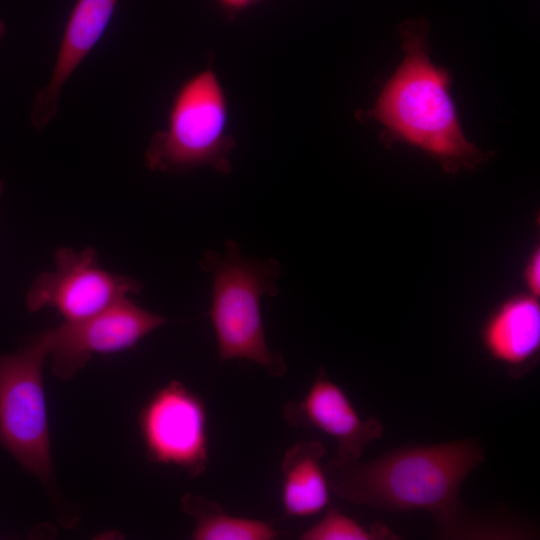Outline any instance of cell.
<instances>
[{"mask_svg": "<svg viewBox=\"0 0 540 540\" xmlns=\"http://www.w3.org/2000/svg\"><path fill=\"white\" fill-rule=\"evenodd\" d=\"M222 12L230 19L263 2L264 0H214Z\"/></svg>", "mask_w": 540, "mask_h": 540, "instance_id": "16", "label": "cell"}, {"mask_svg": "<svg viewBox=\"0 0 540 540\" xmlns=\"http://www.w3.org/2000/svg\"><path fill=\"white\" fill-rule=\"evenodd\" d=\"M484 461L480 443L462 439L410 445L368 462L335 457L324 468L339 497L377 510L429 512L443 538L519 536L513 525L474 513L460 500L462 484Z\"/></svg>", "mask_w": 540, "mask_h": 540, "instance_id": "1", "label": "cell"}, {"mask_svg": "<svg viewBox=\"0 0 540 540\" xmlns=\"http://www.w3.org/2000/svg\"><path fill=\"white\" fill-rule=\"evenodd\" d=\"M399 34L404 58L359 118L376 121L390 141L424 152L448 174L480 167L490 155L462 130L449 92V73L430 59L428 22L406 20Z\"/></svg>", "mask_w": 540, "mask_h": 540, "instance_id": "2", "label": "cell"}, {"mask_svg": "<svg viewBox=\"0 0 540 540\" xmlns=\"http://www.w3.org/2000/svg\"><path fill=\"white\" fill-rule=\"evenodd\" d=\"M119 0H76L64 27L50 79L36 94L31 112L35 130L56 116L62 89L100 41Z\"/></svg>", "mask_w": 540, "mask_h": 540, "instance_id": "10", "label": "cell"}, {"mask_svg": "<svg viewBox=\"0 0 540 540\" xmlns=\"http://www.w3.org/2000/svg\"><path fill=\"white\" fill-rule=\"evenodd\" d=\"M182 511L194 520V540H274L279 532L259 519L237 517L218 503L200 495L185 493L181 497Z\"/></svg>", "mask_w": 540, "mask_h": 540, "instance_id": "13", "label": "cell"}, {"mask_svg": "<svg viewBox=\"0 0 540 540\" xmlns=\"http://www.w3.org/2000/svg\"><path fill=\"white\" fill-rule=\"evenodd\" d=\"M47 356L43 332L0 354V445L44 482L53 473L42 377Z\"/></svg>", "mask_w": 540, "mask_h": 540, "instance_id": "5", "label": "cell"}, {"mask_svg": "<svg viewBox=\"0 0 540 540\" xmlns=\"http://www.w3.org/2000/svg\"><path fill=\"white\" fill-rule=\"evenodd\" d=\"M288 425L317 429L338 445L337 459L359 460L365 448L384 433L376 417L362 419L345 391L320 367L305 395L283 409Z\"/></svg>", "mask_w": 540, "mask_h": 540, "instance_id": "9", "label": "cell"}, {"mask_svg": "<svg viewBox=\"0 0 540 540\" xmlns=\"http://www.w3.org/2000/svg\"><path fill=\"white\" fill-rule=\"evenodd\" d=\"M55 269L36 276L26 294V308L37 312L53 307L65 322L89 318L142 289L140 281L101 268L97 252L60 247Z\"/></svg>", "mask_w": 540, "mask_h": 540, "instance_id": "7", "label": "cell"}, {"mask_svg": "<svg viewBox=\"0 0 540 540\" xmlns=\"http://www.w3.org/2000/svg\"><path fill=\"white\" fill-rule=\"evenodd\" d=\"M525 291L540 298V247H535L529 253L522 271Z\"/></svg>", "mask_w": 540, "mask_h": 540, "instance_id": "15", "label": "cell"}, {"mask_svg": "<svg viewBox=\"0 0 540 540\" xmlns=\"http://www.w3.org/2000/svg\"><path fill=\"white\" fill-rule=\"evenodd\" d=\"M2 192H3V182L0 179V196H1Z\"/></svg>", "mask_w": 540, "mask_h": 540, "instance_id": "18", "label": "cell"}, {"mask_svg": "<svg viewBox=\"0 0 540 540\" xmlns=\"http://www.w3.org/2000/svg\"><path fill=\"white\" fill-rule=\"evenodd\" d=\"M480 341L488 357L504 366L510 377L529 373L540 354L539 297L525 291L504 299L483 322Z\"/></svg>", "mask_w": 540, "mask_h": 540, "instance_id": "11", "label": "cell"}, {"mask_svg": "<svg viewBox=\"0 0 540 540\" xmlns=\"http://www.w3.org/2000/svg\"><path fill=\"white\" fill-rule=\"evenodd\" d=\"M301 540H394L399 536L382 522L363 526L338 509L328 508L323 517L305 530Z\"/></svg>", "mask_w": 540, "mask_h": 540, "instance_id": "14", "label": "cell"}, {"mask_svg": "<svg viewBox=\"0 0 540 540\" xmlns=\"http://www.w3.org/2000/svg\"><path fill=\"white\" fill-rule=\"evenodd\" d=\"M229 126L224 86L214 69L204 68L188 77L174 93L164 127L148 142L145 165L163 173L211 167L230 174L236 140Z\"/></svg>", "mask_w": 540, "mask_h": 540, "instance_id": "4", "label": "cell"}, {"mask_svg": "<svg viewBox=\"0 0 540 540\" xmlns=\"http://www.w3.org/2000/svg\"><path fill=\"white\" fill-rule=\"evenodd\" d=\"M148 459L173 465L194 478L209 464L208 417L203 400L172 380L155 391L138 416Z\"/></svg>", "mask_w": 540, "mask_h": 540, "instance_id": "6", "label": "cell"}, {"mask_svg": "<svg viewBox=\"0 0 540 540\" xmlns=\"http://www.w3.org/2000/svg\"><path fill=\"white\" fill-rule=\"evenodd\" d=\"M324 445L317 440L298 441L281 463V502L287 517H309L330 503V487L322 458Z\"/></svg>", "mask_w": 540, "mask_h": 540, "instance_id": "12", "label": "cell"}, {"mask_svg": "<svg viewBox=\"0 0 540 540\" xmlns=\"http://www.w3.org/2000/svg\"><path fill=\"white\" fill-rule=\"evenodd\" d=\"M169 320L136 305L128 297L84 320L63 322L43 332L52 372L70 379L95 354H109L135 346Z\"/></svg>", "mask_w": 540, "mask_h": 540, "instance_id": "8", "label": "cell"}, {"mask_svg": "<svg viewBox=\"0 0 540 540\" xmlns=\"http://www.w3.org/2000/svg\"><path fill=\"white\" fill-rule=\"evenodd\" d=\"M201 267L212 280L209 318L219 361L248 360L272 377H283L284 357L268 347L261 314V299L279 295L280 263L246 257L229 239L223 252L206 251Z\"/></svg>", "mask_w": 540, "mask_h": 540, "instance_id": "3", "label": "cell"}, {"mask_svg": "<svg viewBox=\"0 0 540 540\" xmlns=\"http://www.w3.org/2000/svg\"><path fill=\"white\" fill-rule=\"evenodd\" d=\"M5 31H6L5 24L3 20L0 18V40L4 37Z\"/></svg>", "mask_w": 540, "mask_h": 540, "instance_id": "17", "label": "cell"}]
</instances>
